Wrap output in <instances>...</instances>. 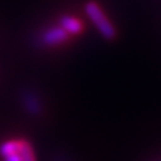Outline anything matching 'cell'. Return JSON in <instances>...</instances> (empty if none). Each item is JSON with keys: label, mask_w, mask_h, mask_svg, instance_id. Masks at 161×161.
<instances>
[{"label": "cell", "mask_w": 161, "mask_h": 161, "mask_svg": "<svg viewBox=\"0 0 161 161\" xmlns=\"http://www.w3.org/2000/svg\"><path fill=\"white\" fill-rule=\"evenodd\" d=\"M67 38V33L62 27H53L47 29L42 36V40L46 45H57L62 44Z\"/></svg>", "instance_id": "3"}, {"label": "cell", "mask_w": 161, "mask_h": 161, "mask_svg": "<svg viewBox=\"0 0 161 161\" xmlns=\"http://www.w3.org/2000/svg\"><path fill=\"white\" fill-rule=\"evenodd\" d=\"M60 27L67 34H78L82 30V23L72 16H63L60 18Z\"/></svg>", "instance_id": "4"}, {"label": "cell", "mask_w": 161, "mask_h": 161, "mask_svg": "<svg viewBox=\"0 0 161 161\" xmlns=\"http://www.w3.org/2000/svg\"><path fill=\"white\" fill-rule=\"evenodd\" d=\"M85 10L88 17L93 21L96 28L100 30V33L102 34L103 37L112 39L115 36V29H114L113 25L110 23V20L106 18L102 9L95 3H88L85 7Z\"/></svg>", "instance_id": "2"}, {"label": "cell", "mask_w": 161, "mask_h": 161, "mask_svg": "<svg viewBox=\"0 0 161 161\" xmlns=\"http://www.w3.org/2000/svg\"><path fill=\"white\" fill-rule=\"evenodd\" d=\"M5 161H36L33 149L25 141H8L0 148Z\"/></svg>", "instance_id": "1"}]
</instances>
